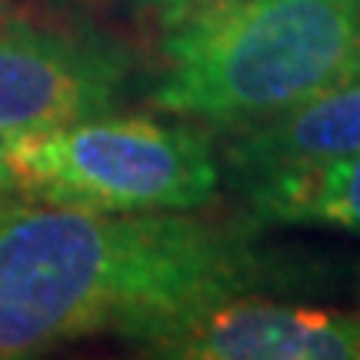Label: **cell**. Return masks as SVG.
Instances as JSON below:
<instances>
[{"label":"cell","mask_w":360,"mask_h":360,"mask_svg":"<svg viewBox=\"0 0 360 360\" xmlns=\"http://www.w3.org/2000/svg\"><path fill=\"white\" fill-rule=\"evenodd\" d=\"M267 277L244 231L191 210L107 214L0 197V360L97 334L147 347Z\"/></svg>","instance_id":"6da1fadb"},{"label":"cell","mask_w":360,"mask_h":360,"mask_svg":"<svg viewBox=\"0 0 360 360\" xmlns=\"http://www.w3.org/2000/svg\"><path fill=\"white\" fill-rule=\"evenodd\" d=\"M360 67V0H217L167 24L154 107L240 130Z\"/></svg>","instance_id":"7a4b0ae2"},{"label":"cell","mask_w":360,"mask_h":360,"mask_svg":"<svg viewBox=\"0 0 360 360\" xmlns=\"http://www.w3.org/2000/svg\"><path fill=\"white\" fill-rule=\"evenodd\" d=\"M217 184L214 143L184 117L107 110L0 143V191L44 204L107 214L200 210Z\"/></svg>","instance_id":"3957f363"},{"label":"cell","mask_w":360,"mask_h":360,"mask_svg":"<svg viewBox=\"0 0 360 360\" xmlns=\"http://www.w3.org/2000/svg\"><path fill=\"white\" fill-rule=\"evenodd\" d=\"M127 57L103 37L0 20V143L114 110Z\"/></svg>","instance_id":"277c9868"},{"label":"cell","mask_w":360,"mask_h":360,"mask_svg":"<svg viewBox=\"0 0 360 360\" xmlns=\"http://www.w3.org/2000/svg\"><path fill=\"white\" fill-rule=\"evenodd\" d=\"M143 350L177 360H360V314L247 290L210 304Z\"/></svg>","instance_id":"5b68a950"},{"label":"cell","mask_w":360,"mask_h":360,"mask_svg":"<svg viewBox=\"0 0 360 360\" xmlns=\"http://www.w3.org/2000/svg\"><path fill=\"white\" fill-rule=\"evenodd\" d=\"M360 150V67L297 107L233 130L227 147L233 174L244 180L264 170L300 167Z\"/></svg>","instance_id":"8992f818"},{"label":"cell","mask_w":360,"mask_h":360,"mask_svg":"<svg viewBox=\"0 0 360 360\" xmlns=\"http://www.w3.org/2000/svg\"><path fill=\"white\" fill-rule=\"evenodd\" d=\"M250 210L270 224H307L360 233V150L240 180Z\"/></svg>","instance_id":"52a82bcc"},{"label":"cell","mask_w":360,"mask_h":360,"mask_svg":"<svg viewBox=\"0 0 360 360\" xmlns=\"http://www.w3.org/2000/svg\"><path fill=\"white\" fill-rule=\"evenodd\" d=\"M207 4H217V0H150V7H157V13L164 17V24L197 11V7H207Z\"/></svg>","instance_id":"ba28073f"},{"label":"cell","mask_w":360,"mask_h":360,"mask_svg":"<svg viewBox=\"0 0 360 360\" xmlns=\"http://www.w3.org/2000/svg\"><path fill=\"white\" fill-rule=\"evenodd\" d=\"M7 13H11V11H7V0H0V20H4Z\"/></svg>","instance_id":"9c48e42d"}]
</instances>
